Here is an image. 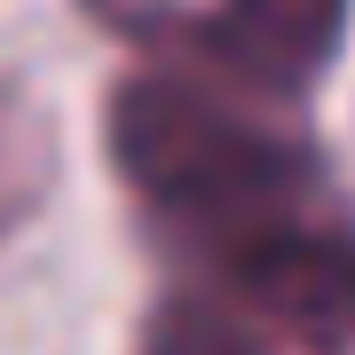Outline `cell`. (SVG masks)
Segmentation results:
<instances>
[{
  "instance_id": "6da1fadb",
  "label": "cell",
  "mask_w": 355,
  "mask_h": 355,
  "mask_svg": "<svg viewBox=\"0 0 355 355\" xmlns=\"http://www.w3.org/2000/svg\"><path fill=\"white\" fill-rule=\"evenodd\" d=\"M111 158L127 174V190L158 214L205 229V237H229L245 221L292 214L308 198V174L316 158L292 135L261 127V119L214 103L190 79H119L111 95Z\"/></svg>"
},
{
  "instance_id": "5b68a950",
  "label": "cell",
  "mask_w": 355,
  "mask_h": 355,
  "mask_svg": "<svg viewBox=\"0 0 355 355\" xmlns=\"http://www.w3.org/2000/svg\"><path fill=\"white\" fill-rule=\"evenodd\" d=\"M142 355H268V340L237 308L205 300V292H174V300L150 308L142 324Z\"/></svg>"
},
{
  "instance_id": "8992f818",
  "label": "cell",
  "mask_w": 355,
  "mask_h": 355,
  "mask_svg": "<svg viewBox=\"0 0 355 355\" xmlns=\"http://www.w3.org/2000/svg\"><path fill=\"white\" fill-rule=\"evenodd\" d=\"M87 8H95V16H111V24H127V16H135V0H87Z\"/></svg>"
},
{
  "instance_id": "3957f363",
  "label": "cell",
  "mask_w": 355,
  "mask_h": 355,
  "mask_svg": "<svg viewBox=\"0 0 355 355\" xmlns=\"http://www.w3.org/2000/svg\"><path fill=\"white\" fill-rule=\"evenodd\" d=\"M355 0H214L198 16V55L253 95H308L340 64Z\"/></svg>"
},
{
  "instance_id": "277c9868",
  "label": "cell",
  "mask_w": 355,
  "mask_h": 355,
  "mask_svg": "<svg viewBox=\"0 0 355 355\" xmlns=\"http://www.w3.org/2000/svg\"><path fill=\"white\" fill-rule=\"evenodd\" d=\"M55 182V127L24 87H0V237L40 214Z\"/></svg>"
},
{
  "instance_id": "7a4b0ae2",
  "label": "cell",
  "mask_w": 355,
  "mask_h": 355,
  "mask_svg": "<svg viewBox=\"0 0 355 355\" xmlns=\"http://www.w3.org/2000/svg\"><path fill=\"white\" fill-rule=\"evenodd\" d=\"M221 245V284L245 324H268L277 340L308 355H347L355 347V229L316 221V214H268L229 229Z\"/></svg>"
}]
</instances>
